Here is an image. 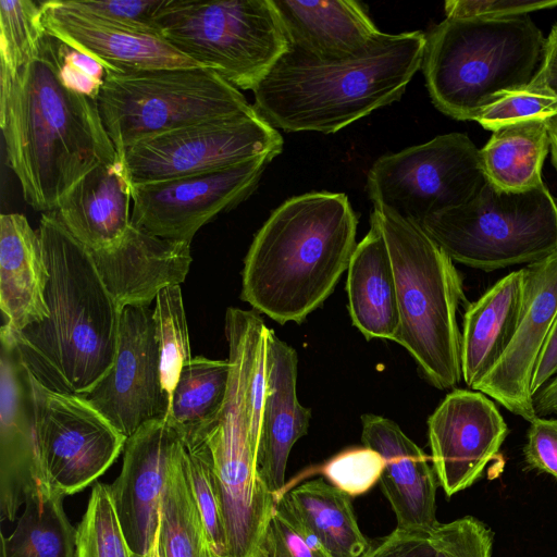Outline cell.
<instances>
[{
	"mask_svg": "<svg viewBox=\"0 0 557 557\" xmlns=\"http://www.w3.org/2000/svg\"><path fill=\"white\" fill-rule=\"evenodd\" d=\"M49 272V315L20 332L10 344L20 363L40 384L84 395L111 368L122 310L106 288L89 250L55 211L42 214L37 230Z\"/></svg>",
	"mask_w": 557,
	"mask_h": 557,
	"instance_id": "cell-1",
	"label": "cell"
},
{
	"mask_svg": "<svg viewBox=\"0 0 557 557\" xmlns=\"http://www.w3.org/2000/svg\"><path fill=\"white\" fill-rule=\"evenodd\" d=\"M0 126L25 201L45 213L91 169L120 158L97 101L61 82L47 32L37 55L0 91Z\"/></svg>",
	"mask_w": 557,
	"mask_h": 557,
	"instance_id": "cell-2",
	"label": "cell"
},
{
	"mask_svg": "<svg viewBox=\"0 0 557 557\" xmlns=\"http://www.w3.org/2000/svg\"><path fill=\"white\" fill-rule=\"evenodd\" d=\"M357 225L343 193L310 191L286 199L248 249L242 299L280 324L301 323L347 271Z\"/></svg>",
	"mask_w": 557,
	"mask_h": 557,
	"instance_id": "cell-3",
	"label": "cell"
},
{
	"mask_svg": "<svg viewBox=\"0 0 557 557\" xmlns=\"http://www.w3.org/2000/svg\"><path fill=\"white\" fill-rule=\"evenodd\" d=\"M425 33H379L359 54L320 61L293 46L255 87L252 108L285 132L336 133L400 99L421 69Z\"/></svg>",
	"mask_w": 557,
	"mask_h": 557,
	"instance_id": "cell-4",
	"label": "cell"
},
{
	"mask_svg": "<svg viewBox=\"0 0 557 557\" xmlns=\"http://www.w3.org/2000/svg\"><path fill=\"white\" fill-rule=\"evenodd\" d=\"M544 44L528 14L446 17L425 33L421 63L434 107L454 120L474 121L502 94L530 84Z\"/></svg>",
	"mask_w": 557,
	"mask_h": 557,
	"instance_id": "cell-5",
	"label": "cell"
},
{
	"mask_svg": "<svg viewBox=\"0 0 557 557\" xmlns=\"http://www.w3.org/2000/svg\"><path fill=\"white\" fill-rule=\"evenodd\" d=\"M385 238L396 283L399 329L395 338L438 389L461 376L457 323L465 300L462 277L449 256L423 227L383 207H373Z\"/></svg>",
	"mask_w": 557,
	"mask_h": 557,
	"instance_id": "cell-6",
	"label": "cell"
},
{
	"mask_svg": "<svg viewBox=\"0 0 557 557\" xmlns=\"http://www.w3.org/2000/svg\"><path fill=\"white\" fill-rule=\"evenodd\" d=\"M97 106L119 156L146 138L257 113L239 89L202 66L108 72Z\"/></svg>",
	"mask_w": 557,
	"mask_h": 557,
	"instance_id": "cell-7",
	"label": "cell"
},
{
	"mask_svg": "<svg viewBox=\"0 0 557 557\" xmlns=\"http://www.w3.org/2000/svg\"><path fill=\"white\" fill-rule=\"evenodd\" d=\"M421 226L455 262L485 272L528 265L557 251V197L545 184L509 193L485 182L468 202Z\"/></svg>",
	"mask_w": 557,
	"mask_h": 557,
	"instance_id": "cell-8",
	"label": "cell"
},
{
	"mask_svg": "<svg viewBox=\"0 0 557 557\" xmlns=\"http://www.w3.org/2000/svg\"><path fill=\"white\" fill-rule=\"evenodd\" d=\"M157 25L173 48L244 90L289 46L271 0H164Z\"/></svg>",
	"mask_w": 557,
	"mask_h": 557,
	"instance_id": "cell-9",
	"label": "cell"
},
{
	"mask_svg": "<svg viewBox=\"0 0 557 557\" xmlns=\"http://www.w3.org/2000/svg\"><path fill=\"white\" fill-rule=\"evenodd\" d=\"M485 182L480 149L466 134L448 133L379 157L367 174V191L373 207L421 225L468 202Z\"/></svg>",
	"mask_w": 557,
	"mask_h": 557,
	"instance_id": "cell-10",
	"label": "cell"
},
{
	"mask_svg": "<svg viewBox=\"0 0 557 557\" xmlns=\"http://www.w3.org/2000/svg\"><path fill=\"white\" fill-rule=\"evenodd\" d=\"M25 371L45 478L63 496L81 492L110 468L127 437L84 397L52 391Z\"/></svg>",
	"mask_w": 557,
	"mask_h": 557,
	"instance_id": "cell-11",
	"label": "cell"
},
{
	"mask_svg": "<svg viewBox=\"0 0 557 557\" xmlns=\"http://www.w3.org/2000/svg\"><path fill=\"white\" fill-rule=\"evenodd\" d=\"M281 134L257 113L207 121L143 139L119 157L132 185L234 166L283 150Z\"/></svg>",
	"mask_w": 557,
	"mask_h": 557,
	"instance_id": "cell-12",
	"label": "cell"
},
{
	"mask_svg": "<svg viewBox=\"0 0 557 557\" xmlns=\"http://www.w3.org/2000/svg\"><path fill=\"white\" fill-rule=\"evenodd\" d=\"M273 159L263 156L222 170L132 185L131 224L190 244L201 226L251 196Z\"/></svg>",
	"mask_w": 557,
	"mask_h": 557,
	"instance_id": "cell-13",
	"label": "cell"
},
{
	"mask_svg": "<svg viewBox=\"0 0 557 557\" xmlns=\"http://www.w3.org/2000/svg\"><path fill=\"white\" fill-rule=\"evenodd\" d=\"M84 397L125 437L143 425L165 419L170 396L162 385L153 310H122L117 350L109 371Z\"/></svg>",
	"mask_w": 557,
	"mask_h": 557,
	"instance_id": "cell-14",
	"label": "cell"
},
{
	"mask_svg": "<svg viewBox=\"0 0 557 557\" xmlns=\"http://www.w3.org/2000/svg\"><path fill=\"white\" fill-rule=\"evenodd\" d=\"M508 426L483 393L453 389L428 419L432 466L450 497L476 482L499 451Z\"/></svg>",
	"mask_w": 557,
	"mask_h": 557,
	"instance_id": "cell-15",
	"label": "cell"
},
{
	"mask_svg": "<svg viewBox=\"0 0 557 557\" xmlns=\"http://www.w3.org/2000/svg\"><path fill=\"white\" fill-rule=\"evenodd\" d=\"M522 271L523 300L513 338L502 359L473 389L532 422L537 416L531 382L557 317V251Z\"/></svg>",
	"mask_w": 557,
	"mask_h": 557,
	"instance_id": "cell-16",
	"label": "cell"
},
{
	"mask_svg": "<svg viewBox=\"0 0 557 557\" xmlns=\"http://www.w3.org/2000/svg\"><path fill=\"white\" fill-rule=\"evenodd\" d=\"M183 445L166 419L148 422L127 437L121 472L108 484L123 533L144 557L157 536L169 471Z\"/></svg>",
	"mask_w": 557,
	"mask_h": 557,
	"instance_id": "cell-17",
	"label": "cell"
},
{
	"mask_svg": "<svg viewBox=\"0 0 557 557\" xmlns=\"http://www.w3.org/2000/svg\"><path fill=\"white\" fill-rule=\"evenodd\" d=\"M51 488L38 457L26 371L15 351L1 344L0 517L14 521L26 502Z\"/></svg>",
	"mask_w": 557,
	"mask_h": 557,
	"instance_id": "cell-18",
	"label": "cell"
},
{
	"mask_svg": "<svg viewBox=\"0 0 557 557\" xmlns=\"http://www.w3.org/2000/svg\"><path fill=\"white\" fill-rule=\"evenodd\" d=\"M361 440L384 459L382 491L396 517V529L429 533L436 519L437 478L425 453L397 423L382 416H361Z\"/></svg>",
	"mask_w": 557,
	"mask_h": 557,
	"instance_id": "cell-19",
	"label": "cell"
},
{
	"mask_svg": "<svg viewBox=\"0 0 557 557\" xmlns=\"http://www.w3.org/2000/svg\"><path fill=\"white\" fill-rule=\"evenodd\" d=\"M89 252L121 310L150 306L163 288L185 281L191 263L190 244L161 238L132 224L115 244Z\"/></svg>",
	"mask_w": 557,
	"mask_h": 557,
	"instance_id": "cell-20",
	"label": "cell"
},
{
	"mask_svg": "<svg viewBox=\"0 0 557 557\" xmlns=\"http://www.w3.org/2000/svg\"><path fill=\"white\" fill-rule=\"evenodd\" d=\"M40 4L46 32L99 61L108 72L200 66L162 37L107 23L69 8L61 0Z\"/></svg>",
	"mask_w": 557,
	"mask_h": 557,
	"instance_id": "cell-21",
	"label": "cell"
},
{
	"mask_svg": "<svg viewBox=\"0 0 557 557\" xmlns=\"http://www.w3.org/2000/svg\"><path fill=\"white\" fill-rule=\"evenodd\" d=\"M296 350L269 330L267 391L262 410L256 468L268 491L280 499L285 486L288 457L295 443L307 434L310 409L297 398Z\"/></svg>",
	"mask_w": 557,
	"mask_h": 557,
	"instance_id": "cell-22",
	"label": "cell"
},
{
	"mask_svg": "<svg viewBox=\"0 0 557 557\" xmlns=\"http://www.w3.org/2000/svg\"><path fill=\"white\" fill-rule=\"evenodd\" d=\"M49 272L40 237L20 213L0 216V308L2 344L49 315L46 289Z\"/></svg>",
	"mask_w": 557,
	"mask_h": 557,
	"instance_id": "cell-23",
	"label": "cell"
},
{
	"mask_svg": "<svg viewBox=\"0 0 557 557\" xmlns=\"http://www.w3.org/2000/svg\"><path fill=\"white\" fill-rule=\"evenodd\" d=\"M271 1L289 45L320 61L352 58L381 33L358 1Z\"/></svg>",
	"mask_w": 557,
	"mask_h": 557,
	"instance_id": "cell-24",
	"label": "cell"
},
{
	"mask_svg": "<svg viewBox=\"0 0 557 557\" xmlns=\"http://www.w3.org/2000/svg\"><path fill=\"white\" fill-rule=\"evenodd\" d=\"M132 183L119 158L78 180L54 210L66 230L88 250L115 244L131 225Z\"/></svg>",
	"mask_w": 557,
	"mask_h": 557,
	"instance_id": "cell-25",
	"label": "cell"
},
{
	"mask_svg": "<svg viewBox=\"0 0 557 557\" xmlns=\"http://www.w3.org/2000/svg\"><path fill=\"white\" fill-rule=\"evenodd\" d=\"M523 300V271L510 272L465 312L460 339L461 376L474 388L502 359L516 333Z\"/></svg>",
	"mask_w": 557,
	"mask_h": 557,
	"instance_id": "cell-26",
	"label": "cell"
},
{
	"mask_svg": "<svg viewBox=\"0 0 557 557\" xmlns=\"http://www.w3.org/2000/svg\"><path fill=\"white\" fill-rule=\"evenodd\" d=\"M346 290L352 324L367 339L395 341L399 329L396 283L389 251L376 218L357 244L348 269Z\"/></svg>",
	"mask_w": 557,
	"mask_h": 557,
	"instance_id": "cell-27",
	"label": "cell"
},
{
	"mask_svg": "<svg viewBox=\"0 0 557 557\" xmlns=\"http://www.w3.org/2000/svg\"><path fill=\"white\" fill-rule=\"evenodd\" d=\"M351 498L314 479L283 493L277 505L331 557H364L372 544L358 525Z\"/></svg>",
	"mask_w": 557,
	"mask_h": 557,
	"instance_id": "cell-28",
	"label": "cell"
},
{
	"mask_svg": "<svg viewBox=\"0 0 557 557\" xmlns=\"http://www.w3.org/2000/svg\"><path fill=\"white\" fill-rule=\"evenodd\" d=\"M231 364L201 356L191 358L180 373L170 398L166 421L185 448L207 442L216 426L226 396Z\"/></svg>",
	"mask_w": 557,
	"mask_h": 557,
	"instance_id": "cell-29",
	"label": "cell"
},
{
	"mask_svg": "<svg viewBox=\"0 0 557 557\" xmlns=\"http://www.w3.org/2000/svg\"><path fill=\"white\" fill-rule=\"evenodd\" d=\"M549 151L547 121H528L493 132L480 149L481 169L493 187L521 193L544 184L542 168Z\"/></svg>",
	"mask_w": 557,
	"mask_h": 557,
	"instance_id": "cell-30",
	"label": "cell"
},
{
	"mask_svg": "<svg viewBox=\"0 0 557 557\" xmlns=\"http://www.w3.org/2000/svg\"><path fill=\"white\" fill-rule=\"evenodd\" d=\"M63 495L52 488L32 496L9 536L2 557H75L76 529L67 520Z\"/></svg>",
	"mask_w": 557,
	"mask_h": 557,
	"instance_id": "cell-31",
	"label": "cell"
},
{
	"mask_svg": "<svg viewBox=\"0 0 557 557\" xmlns=\"http://www.w3.org/2000/svg\"><path fill=\"white\" fill-rule=\"evenodd\" d=\"M185 447L175 456L162 495L159 542L162 557H206L210 545L184 467Z\"/></svg>",
	"mask_w": 557,
	"mask_h": 557,
	"instance_id": "cell-32",
	"label": "cell"
},
{
	"mask_svg": "<svg viewBox=\"0 0 557 557\" xmlns=\"http://www.w3.org/2000/svg\"><path fill=\"white\" fill-rule=\"evenodd\" d=\"M46 34L40 3L0 1V78L13 81L37 55Z\"/></svg>",
	"mask_w": 557,
	"mask_h": 557,
	"instance_id": "cell-33",
	"label": "cell"
},
{
	"mask_svg": "<svg viewBox=\"0 0 557 557\" xmlns=\"http://www.w3.org/2000/svg\"><path fill=\"white\" fill-rule=\"evenodd\" d=\"M75 557H144L135 553L121 527L108 484L96 482L76 528Z\"/></svg>",
	"mask_w": 557,
	"mask_h": 557,
	"instance_id": "cell-34",
	"label": "cell"
},
{
	"mask_svg": "<svg viewBox=\"0 0 557 557\" xmlns=\"http://www.w3.org/2000/svg\"><path fill=\"white\" fill-rule=\"evenodd\" d=\"M153 321L160 350L162 385L171 398L182 368L191 360L180 285L165 287L158 294Z\"/></svg>",
	"mask_w": 557,
	"mask_h": 557,
	"instance_id": "cell-35",
	"label": "cell"
},
{
	"mask_svg": "<svg viewBox=\"0 0 557 557\" xmlns=\"http://www.w3.org/2000/svg\"><path fill=\"white\" fill-rule=\"evenodd\" d=\"M184 467L210 547L216 557H222L226 545L225 530L212 456L207 442L185 448Z\"/></svg>",
	"mask_w": 557,
	"mask_h": 557,
	"instance_id": "cell-36",
	"label": "cell"
},
{
	"mask_svg": "<svg viewBox=\"0 0 557 557\" xmlns=\"http://www.w3.org/2000/svg\"><path fill=\"white\" fill-rule=\"evenodd\" d=\"M556 113L557 97L546 89L529 84L502 94L480 112L474 122L495 132L517 123L547 121Z\"/></svg>",
	"mask_w": 557,
	"mask_h": 557,
	"instance_id": "cell-37",
	"label": "cell"
},
{
	"mask_svg": "<svg viewBox=\"0 0 557 557\" xmlns=\"http://www.w3.org/2000/svg\"><path fill=\"white\" fill-rule=\"evenodd\" d=\"M423 557H492L493 532L481 520L465 516L426 533Z\"/></svg>",
	"mask_w": 557,
	"mask_h": 557,
	"instance_id": "cell-38",
	"label": "cell"
},
{
	"mask_svg": "<svg viewBox=\"0 0 557 557\" xmlns=\"http://www.w3.org/2000/svg\"><path fill=\"white\" fill-rule=\"evenodd\" d=\"M384 465L383 457L376 450L363 445L338 453L319 471L332 485L350 497H357L380 482Z\"/></svg>",
	"mask_w": 557,
	"mask_h": 557,
	"instance_id": "cell-39",
	"label": "cell"
},
{
	"mask_svg": "<svg viewBox=\"0 0 557 557\" xmlns=\"http://www.w3.org/2000/svg\"><path fill=\"white\" fill-rule=\"evenodd\" d=\"M61 1L69 8L107 23L136 33L161 37L157 14L164 0Z\"/></svg>",
	"mask_w": 557,
	"mask_h": 557,
	"instance_id": "cell-40",
	"label": "cell"
},
{
	"mask_svg": "<svg viewBox=\"0 0 557 557\" xmlns=\"http://www.w3.org/2000/svg\"><path fill=\"white\" fill-rule=\"evenodd\" d=\"M48 35L58 74L63 85L72 91L97 101L108 70L85 52L49 33Z\"/></svg>",
	"mask_w": 557,
	"mask_h": 557,
	"instance_id": "cell-41",
	"label": "cell"
},
{
	"mask_svg": "<svg viewBox=\"0 0 557 557\" xmlns=\"http://www.w3.org/2000/svg\"><path fill=\"white\" fill-rule=\"evenodd\" d=\"M256 557H331L277 504Z\"/></svg>",
	"mask_w": 557,
	"mask_h": 557,
	"instance_id": "cell-42",
	"label": "cell"
},
{
	"mask_svg": "<svg viewBox=\"0 0 557 557\" xmlns=\"http://www.w3.org/2000/svg\"><path fill=\"white\" fill-rule=\"evenodd\" d=\"M557 1L534 0H449L444 4L446 17L503 18L554 9Z\"/></svg>",
	"mask_w": 557,
	"mask_h": 557,
	"instance_id": "cell-43",
	"label": "cell"
},
{
	"mask_svg": "<svg viewBox=\"0 0 557 557\" xmlns=\"http://www.w3.org/2000/svg\"><path fill=\"white\" fill-rule=\"evenodd\" d=\"M523 458L529 468L557 479V418L537 417L530 422Z\"/></svg>",
	"mask_w": 557,
	"mask_h": 557,
	"instance_id": "cell-44",
	"label": "cell"
},
{
	"mask_svg": "<svg viewBox=\"0 0 557 557\" xmlns=\"http://www.w3.org/2000/svg\"><path fill=\"white\" fill-rule=\"evenodd\" d=\"M428 548L426 533H412L395 529L364 557H423Z\"/></svg>",
	"mask_w": 557,
	"mask_h": 557,
	"instance_id": "cell-45",
	"label": "cell"
},
{
	"mask_svg": "<svg viewBox=\"0 0 557 557\" xmlns=\"http://www.w3.org/2000/svg\"><path fill=\"white\" fill-rule=\"evenodd\" d=\"M530 85L546 89L557 97V24L545 39L542 60Z\"/></svg>",
	"mask_w": 557,
	"mask_h": 557,
	"instance_id": "cell-46",
	"label": "cell"
},
{
	"mask_svg": "<svg viewBox=\"0 0 557 557\" xmlns=\"http://www.w3.org/2000/svg\"><path fill=\"white\" fill-rule=\"evenodd\" d=\"M557 374V317L549 331L535 367L532 382V397Z\"/></svg>",
	"mask_w": 557,
	"mask_h": 557,
	"instance_id": "cell-47",
	"label": "cell"
},
{
	"mask_svg": "<svg viewBox=\"0 0 557 557\" xmlns=\"http://www.w3.org/2000/svg\"><path fill=\"white\" fill-rule=\"evenodd\" d=\"M533 406L537 417L557 416V374L533 396Z\"/></svg>",
	"mask_w": 557,
	"mask_h": 557,
	"instance_id": "cell-48",
	"label": "cell"
},
{
	"mask_svg": "<svg viewBox=\"0 0 557 557\" xmlns=\"http://www.w3.org/2000/svg\"><path fill=\"white\" fill-rule=\"evenodd\" d=\"M547 129L549 138V151L552 163L557 171V113L547 120Z\"/></svg>",
	"mask_w": 557,
	"mask_h": 557,
	"instance_id": "cell-49",
	"label": "cell"
},
{
	"mask_svg": "<svg viewBox=\"0 0 557 557\" xmlns=\"http://www.w3.org/2000/svg\"><path fill=\"white\" fill-rule=\"evenodd\" d=\"M160 530V524H159ZM159 530L157 533V536L151 545V548L147 555V557H162L161 549H160V542H159Z\"/></svg>",
	"mask_w": 557,
	"mask_h": 557,
	"instance_id": "cell-50",
	"label": "cell"
},
{
	"mask_svg": "<svg viewBox=\"0 0 557 557\" xmlns=\"http://www.w3.org/2000/svg\"><path fill=\"white\" fill-rule=\"evenodd\" d=\"M206 557H213V550L211 549L210 546H208L207 548Z\"/></svg>",
	"mask_w": 557,
	"mask_h": 557,
	"instance_id": "cell-51",
	"label": "cell"
},
{
	"mask_svg": "<svg viewBox=\"0 0 557 557\" xmlns=\"http://www.w3.org/2000/svg\"><path fill=\"white\" fill-rule=\"evenodd\" d=\"M213 557H216V555L213 553Z\"/></svg>",
	"mask_w": 557,
	"mask_h": 557,
	"instance_id": "cell-52",
	"label": "cell"
}]
</instances>
